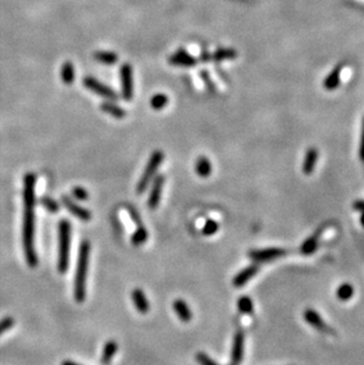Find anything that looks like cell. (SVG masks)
I'll use <instances>...</instances> for the list:
<instances>
[{
  "label": "cell",
  "mask_w": 364,
  "mask_h": 365,
  "mask_svg": "<svg viewBox=\"0 0 364 365\" xmlns=\"http://www.w3.org/2000/svg\"><path fill=\"white\" fill-rule=\"evenodd\" d=\"M36 175L28 173L24 177V218H23V247L26 263L36 267L38 258L35 248V207H36Z\"/></svg>",
  "instance_id": "obj_1"
},
{
  "label": "cell",
  "mask_w": 364,
  "mask_h": 365,
  "mask_svg": "<svg viewBox=\"0 0 364 365\" xmlns=\"http://www.w3.org/2000/svg\"><path fill=\"white\" fill-rule=\"evenodd\" d=\"M89 258H90V243L89 241H83L81 244L80 253H78L75 285H73V296H75L77 303H83L85 297H87Z\"/></svg>",
  "instance_id": "obj_2"
},
{
  "label": "cell",
  "mask_w": 364,
  "mask_h": 365,
  "mask_svg": "<svg viewBox=\"0 0 364 365\" xmlns=\"http://www.w3.org/2000/svg\"><path fill=\"white\" fill-rule=\"evenodd\" d=\"M58 263L57 267L61 273H65L70 262V243H71V223L62 220L58 226Z\"/></svg>",
  "instance_id": "obj_3"
},
{
  "label": "cell",
  "mask_w": 364,
  "mask_h": 365,
  "mask_svg": "<svg viewBox=\"0 0 364 365\" xmlns=\"http://www.w3.org/2000/svg\"><path fill=\"white\" fill-rule=\"evenodd\" d=\"M163 158H165V155H163V152L160 150H155L153 154L150 155L149 161H148L146 166V169H144L142 176H141L139 184H137V188H136L137 194H143V193L147 191L150 181L155 177L158 168L163 162Z\"/></svg>",
  "instance_id": "obj_4"
},
{
  "label": "cell",
  "mask_w": 364,
  "mask_h": 365,
  "mask_svg": "<svg viewBox=\"0 0 364 365\" xmlns=\"http://www.w3.org/2000/svg\"><path fill=\"white\" fill-rule=\"evenodd\" d=\"M83 85L89 90L94 92V94L101 96L109 100H115L118 99V95L115 92L113 89L108 87V85L103 84L98 80H96L94 77H85L83 80Z\"/></svg>",
  "instance_id": "obj_5"
},
{
  "label": "cell",
  "mask_w": 364,
  "mask_h": 365,
  "mask_svg": "<svg viewBox=\"0 0 364 365\" xmlns=\"http://www.w3.org/2000/svg\"><path fill=\"white\" fill-rule=\"evenodd\" d=\"M121 87L122 96L125 100H132L134 97V80H133V68L129 63H125L121 66Z\"/></svg>",
  "instance_id": "obj_6"
},
{
  "label": "cell",
  "mask_w": 364,
  "mask_h": 365,
  "mask_svg": "<svg viewBox=\"0 0 364 365\" xmlns=\"http://www.w3.org/2000/svg\"><path fill=\"white\" fill-rule=\"evenodd\" d=\"M286 254V251L283 248L278 247H270L264 249H257V251L250 252V258L255 263H267L271 260L278 259L280 256H284Z\"/></svg>",
  "instance_id": "obj_7"
},
{
  "label": "cell",
  "mask_w": 364,
  "mask_h": 365,
  "mask_svg": "<svg viewBox=\"0 0 364 365\" xmlns=\"http://www.w3.org/2000/svg\"><path fill=\"white\" fill-rule=\"evenodd\" d=\"M170 65L174 66H182V68H193L198 64V59L189 54L185 49L177 50L175 54H173L168 58Z\"/></svg>",
  "instance_id": "obj_8"
},
{
  "label": "cell",
  "mask_w": 364,
  "mask_h": 365,
  "mask_svg": "<svg viewBox=\"0 0 364 365\" xmlns=\"http://www.w3.org/2000/svg\"><path fill=\"white\" fill-rule=\"evenodd\" d=\"M304 319H305V322L309 324V325L315 327L316 330L321 331V332H324V333H332L331 327L326 325V323L322 319V317L318 315V312L312 310V308H307V310H305V312H304Z\"/></svg>",
  "instance_id": "obj_9"
},
{
  "label": "cell",
  "mask_w": 364,
  "mask_h": 365,
  "mask_svg": "<svg viewBox=\"0 0 364 365\" xmlns=\"http://www.w3.org/2000/svg\"><path fill=\"white\" fill-rule=\"evenodd\" d=\"M163 185H165V175H159V176L154 177L149 199H148V206H149L150 210H155V208L159 206L160 199H161V194H162Z\"/></svg>",
  "instance_id": "obj_10"
},
{
  "label": "cell",
  "mask_w": 364,
  "mask_h": 365,
  "mask_svg": "<svg viewBox=\"0 0 364 365\" xmlns=\"http://www.w3.org/2000/svg\"><path fill=\"white\" fill-rule=\"evenodd\" d=\"M244 346H245V334L244 332L239 331V332H237L236 336H234V341L232 345L231 365H239L241 363V360L244 358Z\"/></svg>",
  "instance_id": "obj_11"
},
{
  "label": "cell",
  "mask_w": 364,
  "mask_h": 365,
  "mask_svg": "<svg viewBox=\"0 0 364 365\" xmlns=\"http://www.w3.org/2000/svg\"><path fill=\"white\" fill-rule=\"evenodd\" d=\"M62 201L63 203H64V206L66 207V210H68L73 217L78 218L80 220H82V221H89V220L91 219V212L85 210L83 207L78 206V204L76 202H73L70 197L63 196Z\"/></svg>",
  "instance_id": "obj_12"
},
{
  "label": "cell",
  "mask_w": 364,
  "mask_h": 365,
  "mask_svg": "<svg viewBox=\"0 0 364 365\" xmlns=\"http://www.w3.org/2000/svg\"><path fill=\"white\" fill-rule=\"evenodd\" d=\"M258 271H259V266L257 264H252V265L245 267L244 270H241L239 273L234 277L233 285L236 286V288H241V286L246 285L247 282L258 273Z\"/></svg>",
  "instance_id": "obj_13"
},
{
  "label": "cell",
  "mask_w": 364,
  "mask_h": 365,
  "mask_svg": "<svg viewBox=\"0 0 364 365\" xmlns=\"http://www.w3.org/2000/svg\"><path fill=\"white\" fill-rule=\"evenodd\" d=\"M344 66H345L344 63H340V64H338L336 68L333 69L328 76H326L324 82H323V85H324L326 90L332 91V90H336V89L340 87L342 71H343Z\"/></svg>",
  "instance_id": "obj_14"
},
{
  "label": "cell",
  "mask_w": 364,
  "mask_h": 365,
  "mask_svg": "<svg viewBox=\"0 0 364 365\" xmlns=\"http://www.w3.org/2000/svg\"><path fill=\"white\" fill-rule=\"evenodd\" d=\"M317 162H318V150L316 148H309L303 161V166H302L303 173L305 175H310L314 173Z\"/></svg>",
  "instance_id": "obj_15"
},
{
  "label": "cell",
  "mask_w": 364,
  "mask_h": 365,
  "mask_svg": "<svg viewBox=\"0 0 364 365\" xmlns=\"http://www.w3.org/2000/svg\"><path fill=\"white\" fill-rule=\"evenodd\" d=\"M132 298L134 301V305H135L136 310L140 312V314H147L149 311V303H148V299L146 294L141 289H135L132 292Z\"/></svg>",
  "instance_id": "obj_16"
},
{
  "label": "cell",
  "mask_w": 364,
  "mask_h": 365,
  "mask_svg": "<svg viewBox=\"0 0 364 365\" xmlns=\"http://www.w3.org/2000/svg\"><path fill=\"white\" fill-rule=\"evenodd\" d=\"M321 232H322V229H318L317 232L312 234L310 238H307V239L304 241L302 246H300V252H302V254L310 255V254H312V253L316 252V249H317V247H318Z\"/></svg>",
  "instance_id": "obj_17"
},
{
  "label": "cell",
  "mask_w": 364,
  "mask_h": 365,
  "mask_svg": "<svg viewBox=\"0 0 364 365\" xmlns=\"http://www.w3.org/2000/svg\"><path fill=\"white\" fill-rule=\"evenodd\" d=\"M173 307H174V311H175V314L177 315V317H179L181 322H184V323L191 322L192 317H193L192 311H191V308H189L188 305L186 304L184 300L176 299L175 301H174Z\"/></svg>",
  "instance_id": "obj_18"
},
{
  "label": "cell",
  "mask_w": 364,
  "mask_h": 365,
  "mask_svg": "<svg viewBox=\"0 0 364 365\" xmlns=\"http://www.w3.org/2000/svg\"><path fill=\"white\" fill-rule=\"evenodd\" d=\"M101 110L115 118H124L127 116V113H125L123 108H121L113 102H103L101 104Z\"/></svg>",
  "instance_id": "obj_19"
},
{
  "label": "cell",
  "mask_w": 364,
  "mask_h": 365,
  "mask_svg": "<svg viewBox=\"0 0 364 365\" xmlns=\"http://www.w3.org/2000/svg\"><path fill=\"white\" fill-rule=\"evenodd\" d=\"M117 352V343L114 341H109L106 343L103 348V352H102V357H101V362L104 365L110 364L111 360H113L114 356L116 355Z\"/></svg>",
  "instance_id": "obj_20"
},
{
  "label": "cell",
  "mask_w": 364,
  "mask_h": 365,
  "mask_svg": "<svg viewBox=\"0 0 364 365\" xmlns=\"http://www.w3.org/2000/svg\"><path fill=\"white\" fill-rule=\"evenodd\" d=\"M94 58L96 61L106 65H114L118 62L117 54L111 51H97L94 54Z\"/></svg>",
  "instance_id": "obj_21"
},
{
  "label": "cell",
  "mask_w": 364,
  "mask_h": 365,
  "mask_svg": "<svg viewBox=\"0 0 364 365\" xmlns=\"http://www.w3.org/2000/svg\"><path fill=\"white\" fill-rule=\"evenodd\" d=\"M195 171L196 174L201 177L210 176L212 173V163L206 156H200L198 159L195 165Z\"/></svg>",
  "instance_id": "obj_22"
},
{
  "label": "cell",
  "mask_w": 364,
  "mask_h": 365,
  "mask_svg": "<svg viewBox=\"0 0 364 365\" xmlns=\"http://www.w3.org/2000/svg\"><path fill=\"white\" fill-rule=\"evenodd\" d=\"M238 57V52L228 47V49H219L214 52V54H211V61L214 62H222L226 61V59H236Z\"/></svg>",
  "instance_id": "obj_23"
},
{
  "label": "cell",
  "mask_w": 364,
  "mask_h": 365,
  "mask_svg": "<svg viewBox=\"0 0 364 365\" xmlns=\"http://www.w3.org/2000/svg\"><path fill=\"white\" fill-rule=\"evenodd\" d=\"M62 80L66 85H71L75 81V69L71 62H65L62 66Z\"/></svg>",
  "instance_id": "obj_24"
},
{
  "label": "cell",
  "mask_w": 364,
  "mask_h": 365,
  "mask_svg": "<svg viewBox=\"0 0 364 365\" xmlns=\"http://www.w3.org/2000/svg\"><path fill=\"white\" fill-rule=\"evenodd\" d=\"M238 308H239V311L244 315L253 314V303H252L251 298L247 296L239 298V300H238Z\"/></svg>",
  "instance_id": "obj_25"
},
{
  "label": "cell",
  "mask_w": 364,
  "mask_h": 365,
  "mask_svg": "<svg viewBox=\"0 0 364 365\" xmlns=\"http://www.w3.org/2000/svg\"><path fill=\"white\" fill-rule=\"evenodd\" d=\"M337 298L342 301H347L354 296V288L350 284H342L337 289Z\"/></svg>",
  "instance_id": "obj_26"
},
{
  "label": "cell",
  "mask_w": 364,
  "mask_h": 365,
  "mask_svg": "<svg viewBox=\"0 0 364 365\" xmlns=\"http://www.w3.org/2000/svg\"><path fill=\"white\" fill-rule=\"evenodd\" d=\"M147 239H148V233L143 226L137 227V229L132 236V243L135 246H140L144 244L147 241Z\"/></svg>",
  "instance_id": "obj_27"
},
{
  "label": "cell",
  "mask_w": 364,
  "mask_h": 365,
  "mask_svg": "<svg viewBox=\"0 0 364 365\" xmlns=\"http://www.w3.org/2000/svg\"><path fill=\"white\" fill-rule=\"evenodd\" d=\"M168 104V97L163 94H158L150 98V107L155 110H161Z\"/></svg>",
  "instance_id": "obj_28"
},
{
  "label": "cell",
  "mask_w": 364,
  "mask_h": 365,
  "mask_svg": "<svg viewBox=\"0 0 364 365\" xmlns=\"http://www.w3.org/2000/svg\"><path fill=\"white\" fill-rule=\"evenodd\" d=\"M40 203H42V206L45 208V210L51 212V213H56V212L59 211V204L49 196H43L42 199H40Z\"/></svg>",
  "instance_id": "obj_29"
},
{
  "label": "cell",
  "mask_w": 364,
  "mask_h": 365,
  "mask_svg": "<svg viewBox=\"0 0 364 365\" xmlns=\"http://www.w3.org/2000/svg\"><path fill=\"white\" fill-rule=\"evenodd\" d=\"M219 229V225L217 221H214V220H208V221L205 223V226H203L202 228V233L203 236H213V234H215L218 232Z\"/></svg>",
  "instance_id": "obj_30"
},
{
  "label": "cell",
  "mask_w": 364,
  "mask_h": 365,
  "mask_svg": "<svg viewBox=\"0 0 364 365\" xmlns=\"http://www.w3.org/2000/svg\"><path fill=\"white\" fill-rule=\"evenodd\" d=\"M14 325V319L12 317H5V318L0 320V336L9 331L10 329H12Z\"/></svg>",
  "instance_id": "obj_31"
},
{
  "label": "cell",
  "mask_w": 364,
  "mask_h": 365,
  "mask_svg": "<svg viewBox=\"0 0 364 365\" xmlns=\"http://www.w3.org/2000/svg\"><path fill=\"white\" fill-rule=\"evenodd\" d=\"M196 360L200 365H219L215 360H213L211 357H208L206 353L199 352L196 353Z\"/></svg>",
  "instance_id": "obj_32"
},
{
  "label": "cell",
  "mask_w": 364,
  "mask_h": 365,
  "mask_svg": "<svg viewBox=\"0 0 364 365\" xmlns=\"http://www.w3.org/2000/svg\"><path fill=\"white\" fill-rule=\"evenodd\" d=\"M72 195L75 196L77 200H82V201L88 200V197H89L88 192L85 191L84 188H82V187H75V188H73L72 189Z\"/></svg>",
  "instance_id": "obj_33"
},
{
  "label": "cell",
  "mask_w": 364,
  "mask_h": 365,
  "mask_svg": "<svg viewBox=\"0 0 364 365\" xmlns=\"http://www.w3.org/2000/svg\"><path fill=\"white\" fill-rule=\"evenodd\" d=\"M128 211H129L130 217H132V219L134 220V222L136 223L137 227L143 226V225H142V220H141V218H140V214L137 213V211L135 210V208H133V207L128 206Z\"/></svg>",
  "instance_id": "obj_34"
},
{
  "label": "cell",
  "mask_w": 364,
  "mask_h": 365,
  "mask_svg": "<svg viewBox=\"0 0 364 365\" xmlns=\"http://www.w3.org/2000/svg\"><path fill=\"white\" fill-rule=\"evenodd\" d=\"M200 76H201L202 81L205 82L206 87H207L208 89H211V90H214L215 88H214L213 81H212L211 77H210V73H207V71H205V70H203V71H201V73H200Z\"/></svg>",
  "instance_id": "obj_35"
},
{
  "label": "cell",
  "mask_w": 364,
  "mask_h": 365,
  "mask_svg": "<svg viewBox=\"0 0 364 365\" xmlns=\"http://www.w3.org/2000/svg\"><path fill=\"white\" fill-rule=\"evenodd\" d=\"M359 158L364 162V120L362 125V135H361V144H359Z\"/></svg>",
  "instance_id": "obj_36"
},
{
  "label": "cell",
  "mask_w": 364,
  "mask_h": 365,
  "mask_svg": "<svg viewBox=\"0 0 364 365\" xmlns=\"http://www.w3.org/2000/svg\"><path fill=\"white\" fill-rule=\"evenodd\" d=\"M62 365H81V364H77L75 362H71V360H65V362H63Z\"/></svg>",
  "instance_id": "obj_37"
},
{
  "label": "cell",
  "mask_w": 364,
  "mask_h": 365,
  "mask_svg": "<svg viewBox=\"0 0 364 365\" xmlns=\"http://www.w3.org/2000/svg\"><path fill=\"white\" fill-rule=\"evenodd\" d=\"M361 223H362V226L364 227V208H363V210H362V215H361Z\"/></svg>",
  "instance_id": "obj_38"
}]
</instances>
